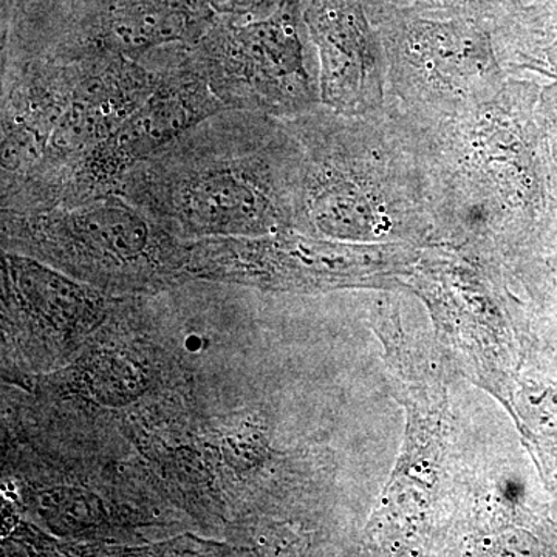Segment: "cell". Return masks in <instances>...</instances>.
Segmentation results:
<instances>
[{
	"label": "cell",
	"mask_w": 557,
	"mask_h": 557,
	"mask_svg": "<svg viewBox=\"0 0 557 557\" xmlns=\"http://www.w3.org/2000/svg\"><path fill=\"white\" fill-rule=\"evenodd\" d=\"M76 61L78 81L42 159L22 177L2 183V200L9 209L32 211L84 152L108 139L148 100L161 79L160 65L150 58Z\"/></svg>",
	"instance_id": "52a82bcc"
},
{
	"label": "cell",
	"mask_w": 557,
	"mask_h": 557,
	"mask_svg": "<svg viewBox=\"0 0 557 557\" xmlns=\"http://www.w3.org/2000/svg\"><path fill=\"white\" fill-rule=\"evenodd\" d=\"M302 21L317 57L321 104L347 115L386 109L383 40L361 0H310Z\"/></svg>",
	"instance_id": "ba28073f"
},
{
	"label": "cell",
	"mask_w": 557,
	"mask_h": 557,
	"mask_svg": "<svg viewBox=\"0 0 557 557\" xmlns=\"http://www.w3.org/2000/svg\"><path fill=\"white\" fill-rule=\"evenodd\" d=\"M78 76L79 61L2 58V183L42 159Z\"/></svg>",
	"instance_id": "9c48e42d"
},
{
	"label": "cell",
	"mask_w": 557,
	"mask_h": 557,
	"mask_svg": "<svg viewBox=\"0 0 557 557\" xmlns=\"http://www.w3.org/2000/svg\"><path fill=\"white\" fill-rule=\"evenodd\" d=\"M542 83L509 75L493 98L446 119L412 121L434 226L449 239L507 255L553 199L537 102Z\"/></svg>",
	"instance_id": "7a4b0ae2"
},
{
	"label": "cell",
	"mask_w": 557,
	"mask_h": 557,
	"mask_svg": "<svg viewBox=\"0 0 557 557\" xmlns=\"http://www.w3.org/2000/svg\"><path fill=\"white\" fill-rule=\"evenodd\" d=\"M188 54L228 109L289 120L321 106L317 57L292 2L269 16L212 22Z\"/></svg>",
	"instance_id": "5b68a950"
},
{
	"label": "cell",
	"mask_w": 557,
	"mask_h": 557,
	"mask_svg": "<svg viewBox=\"0 0 557 557\" xmlns=\"http://www.w3.org/2000/svg\"><path fill=\"white\" fill-rule=\"evenodd\" d=\"M387 104L418 121L446 119L493 98L508 79L493 27L468 17H376Z\"/></svg>",
	"instance_id": "277c9868"
},
{
	"label": "cell",
	"mask_w": 557,
	"mask_h": 557,
	"mask_svg": "<svg viewBox=\"0 0 557 557\" xmlns=\"http://www.w3.org/2000/svg\"><path fill=\"white\" fill-rule=\"evenodd\" d=\"M51 209L53 214L42 212L28 226L65 258L106 269H129L149 262L153 251H159L148 215L119 193Z\"/></svg>",
	"instance_id": "30bf717a"
},
{
	"label": "cell",
	"mask_w": 557,
	"mask_h": 557,
	"mask_svg": "<svg viewBox=\"0 0 557 557\" xmlns=\"http://www.w3.org/2000/svg\"><path fill=\"white\" fill-rule=\"evenodd\" d=\"M300 163L284 120L226 109L135 164L116 193L188 233H267L295 220Z\"/></svg>",
	"instance_id": "6da1fadb"
},
{
	"label": "cell",
	"mask_w": 557,
	"mask_h": 557,
	"mask_svg": "<svg viewBox=\"0 0 557 557\" xmlns=\"http://www.w3.org/2000/svg\"><path fill=\"white\" fill-rule=\"evenodd\" d=\"M493 38L508 75L557 83V17L507 13L493 25Z\"/></svg>",
	"instance_id": "8fae6325"
},
{
	"label": "cell",
	"mask_w": 557,
	"mask_h": 557,
	"mask_svg": "<svg viewBox=\"0 0 557 557\" xmlns=\"http://www.w3.org/2000/svg\"><path fill=\"white\" fill-rule=\"evenodd\" d=\"M161 79L112 135L84 152L39 200L38 209L73 207L116 193L120 182L153 152L200 121L226 110L189 60L188 46L166 47L150 54Z\"/></svg>",
	"instance_id": "8992f818"
},
{
	"label": "cell",
	"mask_w": 557,
	"mask_h": 557,
	"mask_svg": "<svg viewBox=\"0 0 557 557\" xmlns=\"http://www.w3.org/2000/svg\"><path fill=\"white\" fill-rule=\"evenodd\" d=\"M302 149L295 220L336 239H420L434 230L420 139L394 106L347 115L319 106L284 120Z\"/></svg>",
	"instance_id": "3957f363"
}]
</instances>
